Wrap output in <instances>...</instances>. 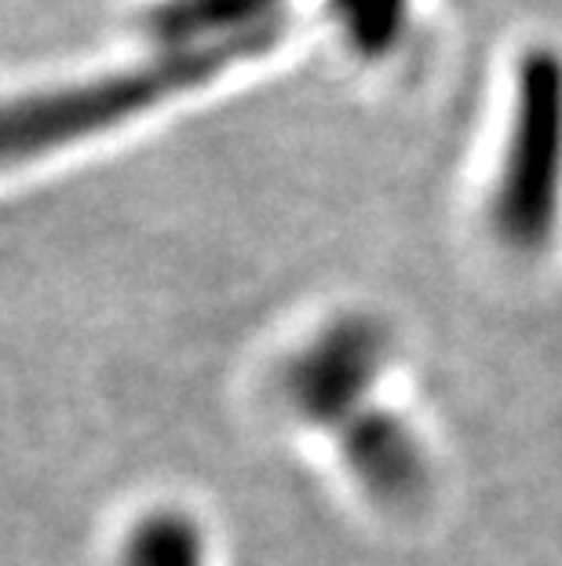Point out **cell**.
<instances>
[{"label":"cell","instance_id":"cell-1","mask_svg":"<svg viewBox=\"0 0 562 566\" xmlns=\"http://www.w3.org/2000/svg\"><path fill=\"white\" fill-rule=\"evenodd\" d=\"M282 33L285 22L216 41L161 44L158 55L139 59L131 66H114L95 77L52 84L38 92L0 95V168L52 158L88 136H103V132L136 122L153 106L205 88L226 70L278 44Z\"/></svg>","mask_w":562,"mask_h":566},{"label":"cell","instance_id":"cell-2","mask_svg":"<svg viewBox=\"0 0 562 566\" xmlns=\"http://www.w3.org/2000/svg\"><path fill=\"white\" fill-rule=\"evenodd\" d=\"M486 220L497 245L537 260L562 231V52L530 44L511 70V99Z\"/></svg>","mask_w":562,"mask_h":566},{"label":"cell","instance_id":"cell-3","mask_svg":"<svg viewBox=\"0 0 562 566\" xmlns=\"http://www.w3.org/2000/svg\"><path fill=\"white\" fill-rule=\"evenodd\" d=\"M391 358L388 329L369 315H343L321 325L282 369V402L329 436L373 406Z\"/></svg>","mask_w":562,"mask_h":566},{"label":"cell","instance_id":"cell-4","mask_svg":"<svg viewBox=\"0 0 562 566\" xmlns=\"http://www.w3.org/2000/svg\"><path fill=\"white\" fill-rule=\"evenodd\" d=\"M347 472L369 501L388 512H410L432 490V461L413 424L377 402L337 431Z\"/></svg>","mask_w":562,"mask_h":566},{"label":"cell","instance_id":"cell-5","mask_svg":"<svg viewBox=\"0 0 562 566\" xmlns=\"http://www.w3.org/2000/svg\"><path fill=\"white\" fill-rule=\"evenodd\" d=\"M278 22H285L282 0H153L142 15V27L161 44L234 38Z\"/></svg>","mask_w":562,"mask_h":566},{"label":"cell","instance_id":"cell-6","mask_svg":"<svg viewBox=\"0 0 562 566\" xmlns=\"http://www.w3.org/2000/svg\"><path fill=\"white\" fill-rule=\"evenodd\" d=\"M205 537L183 512H153L131 526L121 566H205Z\"/></svg>","mask_w":562,"mask_h":566},{"label":"cell","instance_id":"cell-7","mask_svg":"<svg viewBox=\"0 0 562 566\" xmlns=\"http://www.w3.org/2000/svg\"><path fill=\"white\" fill-rule=\"evenodd\" d=\"M347 44L362 59H384L399 48L413 15V0H329Z\"/></svg>","mask_w":562,"mask_h":566}]
</instances>
